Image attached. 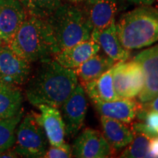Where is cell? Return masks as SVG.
Listing matches in <instances>:
<instances>
[{
  "mask_svg": "<svg viewBox=\"0 0 158 158\" xmlns=\"http://www.w3.org/2000/svg\"><path fill=\"white\" fill-rule=\"evenodd\" d=\"M101 124L102 134L113 149L125 148L133 140V132L124 122L101 116Z\"/></svg>",
  "mask_w": 158,
  "mask_h": 158,
  "instance_id": "17",
  "label": "cell"
},
{
  "mask_svg": "<svg viewBox=\"0 0 158 158\" xmlns=\"http://www.w3.org/2000/svg\"><path fill=\"white\" fill-rule=\"evenodd\" d=\"M86 94L81 84H78L72 94L60 106V113L64 124L65 134L74 137L84 124L87 111Z\"/></svg>",
  "mask_w": 158,
  "mask_h": 158,
  "instance_id": "7",
  "label": "cell"
},
{
  "mask_svg": "<svg viewBox=\"0 0 158 158\" xmlns=\"http://www.w3.org/2000/svg\"><path fill=\"white\" fill-rule=\"evenodd\" d=\"M14 152L23 157H44L48 141L34 114H28L20 122L16 132Z\"/></svg>",
  "mask_w": 158,
  "mask_h": 158,
  "instance_id": "5",
  "label": "cell"
},
{
  "mask_svg": "<svg viewBox=\"0 0 158 158\" xmlns=\"http://www.w3.org/2000/svg\"><path fill=\"white\" fill-rule=\"evenodd\" d=\"M83 8L91 29H102L115 20L117 13L116 0H84Z\"/></svg>",
  "mask_w": 158,
  "mask_h": 158,
  "instance_id": "15",
  "label": "cell"
},
{
  "mask_svg": "<svg viewBox=\"0 0 158 158\" xmlns=\"http://www.w3.org/2000/svg\"><path fill=\"white\" fill-rule=\"evenodd\" d=\"M69 1L73 3H78V2H84V0H69Z\"/></svg>",
  "mask_w": 158,
  "mask_h": 158,
  "instance_id": "29",
  "label": "cell"
},
{
  "mask_svg": "<svg viewBox=\"0 0 158 158\" xmlns=\"http://www.w3.org/2000/svg\"><path fill=\"white\" fill-rule=\"evenodd\" d=\"M90 39L98 44L106 56L116 62H125L129 58V50L122 46L118 37L115 20L104 28L92 29Z\"/></svg>",
  "mask_w": 158,
  "mask_h": 158,
  "instance_id": "13",
  "label": "cell"
},
{
  "mask_svg": "<svg viewBox=\"0 0 158 158\" xmlns=\"http://www.w3.org/2000/svg\"><path fill=\"white\" fill-rule=\"evenodd\" d=\"M8 45L15 54L30 63L48 59L53 55L46 20L32 15H27Z\"/></svg>",
  "mask_w": 158,
  "mask_h": 158,
  "instance_id": "4",
  "label": "cell"
},
{
  "mask_svg": "<svg viewBox=\"0 0 158 158\" xmlns=\"http://www.w3.org/2000/svg\"><path fill=\"white\" fill-rule=\"evenodd\" d=\"M149 157H158V135L150 138Z\"/></svg>",
  "mask_w": 158,
  "mask_h": 158,
  "instance_id": "26",
  "label": "cell"
},
{
  "mask_svg": "<svg viewBox=\"0 0 158 158\" xmlns=\"http://www.w3.org/2000/svg\"><path fill=\"white\" fill-rule=\"evenodd\" d=\"M72 157V149L69 144L64 143L59 147H53L47 149L45 158H70Z\"/></svg>",
  "mask_w": 158,
  "mask_h": 158,
  "instance_id": "25",
  "label": "cell"
},
{
  "mask_svg": "<svg viewBox=\"0 0 158 158\" xmlns=\"http://www.w3.org/2000/svg\"><path fill=\"white\" fill-rule=\"evenodd\" d=\"M130 3L135 4V5H140V6H149L154 4L157 0H127Z\"/></svg>",
  "mask_w": 158,
  "mask_h": 158,
  "instance_id": "28",
  "label": "cell"
},
{
  "mask_svg": "<svg viewBox=\"0 0 158 158\" xmlns=\"http://www.w3.org/2000/svg\"><path fill=\"white\" fill-rule=\"evenodd\" d=\"M3 43H4V42H3V40H2L1 37H0V46H1L2 44Z\"/></svg>",
  "mask_w": 158,
  "mask_h": 158,
  "instance_id": "30",
  "label": "cell"
},
{
  "mask_svg": "<svg viewBox=\"0 0 158 158\" xmlns=\"http://www.w3.org/2000/svg\"><path fill=\"white\" fill-rule=\"evenodd\" d=\"M113 68L100 76L96 80L81 83L85 92L90 100L100 99L103 101H113L121 99L116 94L114 86Z\"/></svg>",
  "mask_w": 158,
  "mask_h": 158,
  "instance_id": "19",
  "label": "cell"
},
{
  "mask_svg": "<svg viewBox=\"0 0 158 158\" xmlns=\"http://www.w3.org/2000/svg\"><path fill=\"white\" fill-rule=\"evenodd\" d=\"M133 133V140L125 147L120 157L128 158L149 157V141L151 138L139 132H134Z\"/></svg>",
  "mask_w": 158,
  "mask_h": 158,
  "instance_id": "24",
  "label": "cell"
},
{
  "mask_svg": "<svg viewBox=\"0 0 158 158\" xmlns=\"http://www.w3.org/2000/svg\"><path fill=\"white\" fill-rule=\"evenodd\" d=\"M133 60L141 64L143 71L144 85L138 99L144 103L158 95V44L138 53Z\"/></svg>",
  "mask_w": 158,
  "mask_h": 158,
  "instance_id": "10",
  "label": "cell"
},
{
  "mask_svg": "<svg viewBox=\"0 0 158 158\" xmlns=\"http://www.w3.org/2000/svg\"><path fill=\"white\" fill-rule=\"evenodd\" d=\"M27 17L20 0H0V37L10 44Z\"/></svg>",
  "mask_w": 158,
  "mask_h": 158,
  "instance_id": "11",
  "label": "cell"
},
{
  "mask_svg": "<svg viewBox=\"0 0 158 158\" xmlns=\"http://www.w3.org/2000/svg\"><path fill=\"white\" fill-rule=\"evenodd\" d=\"M100 116H106L129 124L135 118L138 102L133 99H118L113 101H103L100 99L91 100Z\"/></svg>",
  "mask_w": 158,
  "mask_h": 158,
  "instance_id": "14",
  "label": "cell"
},
{
  "mask_svg": "<svg viewBox=\"0 0 158 158\" xmlns=\"http://www.w3.org/2000/svg\"><path fill=\"white\" fill-rule=\"evenodd\" d=\"M117 62L106 55H101L97 53L80 66L74 69L77 78L86 83L96 80L102 74L112 68Z\"/></svg>",
  "mask_w": 158,
  "mask_h": 158,
  "instance_id": "18",
  "label": "cell"
},
{
  "mask_svg": "<svg viewBox=\"0 0 158 158\" xmlns=\"http://www.w3.org/2000/svg\"><path fill=\"white\" fill-rule=\"evenodd\" d=\"M37 108L40 114L34 116L44 130L49 144L53 147L62 145L65 143V128L60 110L48 105H40Z\"/></svg>",
  "mask_w": 158,
  "mask_h": 158,
  "instance_id": "12",
  "label": "cell"
},
{
  "mask_svg": "<svg viewBox=\"0 0 158 158\" xmlns=\"http://www.w3.org/2000/svg\"><path fill=\"white\" fill-rule=\"evenodd\" d=\"M135 117L143 122H135L132 126L133 132L143 133L152 138L158 135V112L152 110H144L138 102V108Z\"/></svg>",
  "mask_w": 158,
  "mask_h": 158,
  "instance_id": "22",
  "label": "cell"
},
{
  "mask_svg": "<svg viewBox=\"0 0 158 158\" xmlns=\"http://www.w3.org/2000/svg\"><path fill=\"white\" fill-rule=\"evenodd\" d=\"M100 49L98 44L89 39L61 51L54 55V59L64 68L74 70L98 53Z\"/></svg>",
  "mask_w": 158,
  "mask_h": 158,
  "instance_id": "16",
  "label": "cell"
},
{
  "mask_svg": "<svg viewBox=\"0 0 158 158\" xmlns=\"http://www.w3.org/2000/svg\"><path fill=\"white\" fill-rule=\"evenodd\" d=\"M23 95L15 85L0 81V118L16 115L22 108Z\"/></svg>",
  "mask_w": 158,
  "mask_h": 158,
  "instance_id": "20",
  "label": "cell"
},
{
  "mask_svg": "<svg viewBox=\"0 0 158 158\" xmlns=\"http://www.w3.org/2000/svg\"><path fill=\"white\" fill-rule=\"evenodd\" d=\"M30 73V62L15 54L9 45L0 46V81L23 84L28 81Z\"/></svg>",
  "mask_w": 158,
  "mask_h": 158,
  "instance_id": "9",
  "label": "cell"
},
{
  "mask_svg": "<svg viewBox=\"0 0 158 158\" xmlns=\"http://www.w3.org/2000/svg\"><path fill=\"white\" fill-rule=\"evenodd\" d=\"M116 27L120 43L127 50L149 46L158 42V9L140 6L122 15Z\"/></svg>",
  "mask_w": 158,
  "mask_h": 158,
  "instance_id": "3",
  "label": "cell"
},
{
  "mask_svg": "<svg viewBox=\"0 0 158 158\" xmlns=\"http://www.w3.org/2000/svg\"><path fill=\"white\" fill-rule=\"evenodd\" d=\"M113 83L121 99H134L144 85V73L141 64L135 61L117 62L113 67Z\"/></svg>",
  "mask_w": 158,
  "mask_h": 158,
  "instance_id": "6",
  "label": "cell"
},
{
  "mask_svg": "<svg viewBox=\"0 0 158 158\" xmlns=\"http://www.w3.org/2000/svg\"><path fill=\"white\" fill-rule=\"evenodd\" d=\"M139 103L141 107L144 110H152L158 112V95L149 102L144 103L139 102Z\"/></svg>",
  "mask_w": 158,
  "mask_h": 158,
  "instance_id": "27",
  "label": "cell"
},
{
  "mask_svg": "<svg viewBox=\"0 0 158 158\" xmlns=\"http://www.w3.org/2000/svg\"><path fill=\"white\" fill-rule=\"evenodd\" d=\"M28 15L46 19L63 4L64 0H20Z\"/></svg>",
  "mask_w": 158,
  "mask_h": 158,
  "instance_id": "23",
  "label": "cell"
},
{
  "mask_svg": "<svg viewBox=\"0 0 158 158\" xmlns=\"http://www.w3.org/2000/svg\"><path fill=\"white\" fill-rule=\"evenodd\" d=\"M72 157L78 158H106L113 154V149L103 134L97 130L86 128L73 144Z\"/></svg>",
  "mask_w": 158,
  "mask_h": 158,
  "instance_id": "8",
  "label": "cell"
},
{
  "mask_svg": "<svg viewBox=\"0 0 158 158\" xmlns=\"http://www.w3.org/2000/svg\"><path fill=\"white\" fill-rule=\"evenodd\" d=\"M50 31L53 55L90 39L91 29L84 11L72 4H62L45 19Z\"/></svg>",
  "mask_w": 158,
  "mask_h": 158,
  "instance_id": "2",
  "label": "cell"
},
{
  "mask_svg": "<svg viewBox=\"0 0 158 158\" xmlns=\"http://www.w3.org/2000/svg\"><path fill=\"white\" fill-rule=\"evenodd\" d=\"M26 88V97L31 105H48L60 108L78 84L73 69L62 66L55 59H43Z\"/></svg>",
  "mask_w": 158,
  "mask_h": 158,
  "instance_id": "1",
  "label": "cell"
},
{
  "mask_svg": "<svg viewBox=\"0 0 158 158\" xmlns=\"http://www.w3.org/2000/svg\"><path fill=\"white\" fill-rule=\"evenodd\" d=\"M23 117V110L16 115L0 118V154L8 151L16 141L15 130Z\"/></svg>",
  "mask_w": 158,
  "mask_h": 158,
  "instance_id": "21",
  "label": "cell"
}]
</instances>
